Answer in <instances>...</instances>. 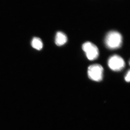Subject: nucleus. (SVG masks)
Here are the masks:
<instances>
[{
  "label": "nucleus",
  "mask_w": 130,
  "mask_h": 130,
  "mask_svg": "<svg viewBox=\"0 0 130 130\" xmlns=\"http://www.w3.org/2000/svg\"><path fill=\"white\" fill-rule=\"evenodd\" d=\"M123 41L122 36L116 31H111L107 34L105 38V43L108 48L114 50L121 46Z\"/></svg>",
  "instance_id": "obj_1"
},
{
  "label": "nucleus",
  "mask_w": 130,
  "mask_h": 130,
  "mask_svg": "<svg viewBox=\"0 0 130 130\" xmlns=\"http://www.w3.org/2000/svg\"><path fill=\"white\" fill-rule=\"evenodd\" d=\"M103 68L101 65L94 64L91 65L88 68V76L91 80L99 82L103 78Z\"/></svg>",
  "instance_id": "obj_2"
},
{
  "label": "nucleus",
  "mask_w": 130,
  "mask_h": 130,
  "mask_svg": "<svg viewBox=\"0 0 130 130\" xmlns=\"http://www.w3.org/2000/svg\"><path fill=\"white\" fill-rule=\"evenodd\" d=\"M82 48L89 60H95L99 56L98 48L95 44L91 42H87L84 43L82 46Z\"/></svg>",
  "instance_id": "obj_3"
},
{
  "label": "nucleus",
  "mask_w": 130,
  "mask_h": 130,
  "mask_svg": "<svg viewBox=\"0 0 130 130\" xmlns=\"http://www.w3.org/2000/svg\"><path fill=\"white\" fill-rule=\"evenodd\" d=\"M109 68L114 71H120L125 66V62L121 56L119 55H113L110 57L108 61Z\"/></svg>",
  "instance_id": "obj_4"
},
{
  "label": "nucleus",
  "mask_w": 130,
  "mask_h": 130,
  "mask_svg": "<svg viewBox=\"0 0 130 130\" xmlns=\"http://www.w3.org/2000/svg\"><path fill=\"white\" fill-rule=\"evenodd\" d=\"M67 37L64 33L61 31H58L56 33L55 38V44L57 46H63L67 41Z\"/></svg>",
  "instance_id": "obj_5"
},
{
  "label": "nucleus",
  "mask_w": 130,
  "mask_h": 130,
  "mask_svg": "<svg viewBox=\"0 0 130 130\" xmlns=\"http://www.w3.org/2000/svg\"><path fill=\"white\" fill-rule=\"evenodd\" d=\"M31 44L33 48L38 50H41L43 47V44L41 40L38 37H34L32 39Z\"/></svg>",
  "instance_id": "obj_6"
},
{
  "label": "nucleus",
  "mask_w": 130,
  "mask_h": 130,
  "mask_svg": "<svg viewBox=\"0 0 130 130\" xmlns=\"http://www.w3.org/2000/svg\"><path fill=\"white\" fill-rule=\"evenodd\" d=\"M130 70H128V72L126 73V74L125 77V81H126L127 82H129L130 80Z\"/></svg>",
  "instance_id": "obj_7"
}]
</instances>
